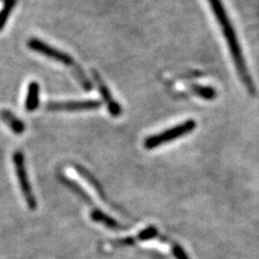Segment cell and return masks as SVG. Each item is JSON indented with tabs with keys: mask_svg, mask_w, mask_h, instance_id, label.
I'll use <instances>...</instances> for the list:
<instances>
[{
	"mask_svg": "<svg viewBox=\"0 0 259 259\" xmlns=\"http://www.w3.org/2000/svg\"><path fill=\"white\" fill-rule=\"evenodd\" d=\"M13 164H14L16 176L19 178L20 187L24 196V199H25L28 207L31 210H35L37 208V201L31 190V186L29 184L28 175H27V169L25 166V159H24V155L21 151L14 152Z\"/></svg>",
	"mask_w": 259,
	"mask_h": 259,
	"instance_id": "3",
	"label": "cell"
},
{
	"mask_svg": "<svg viewBox=\"0 0 259 259\" xmlns=\"http://www.w3.org/2000/svg\"><path fill=\"white\" fill-rule=\"evenodd\" d=\"M192 91L196 93L198 96L202 97L204 100H213L216 97V92L213 88L210 87H203V85H192Z\"/></svg>",
	"mask_w": 259,
	"mask_h": 259,
	"instance_id": "10",
	"label": "cell"
},
{
	"mask_svg": "<svg viewBox=\"0 0 259 259\" xmlns=\"http://www.w3.org/2000/svg\"><path fill=\"white\" fill-rule=\"evenodd\" d=\"M100 101L88 100V101H70V102H54L47 105V109L51 111L66 110V111H77V110H92L101 106Z\"/></svg>",
	"mask_w": 259,
	"mask_h": 259,
	"instance_id": "5",
	"label": "cell"
},
{
	"mask_svg": "<svg viewBox=\"0 0 259 259\" xmlns=\"http://www.w3.org/2000/svg\"><path fill=\"white\" fill-rule=\"evenodd\" d=\"M92 75H93L94 81L96 82L97 87H99V90L101 92V95L103 97L104 102L106 103V105H107V108L109 110L110 115L112 117L120 116L121 112H122V108L120 107V105L115 101V99H113L112 95L110 94V91L108 90L107 85L105 84V82L102 80V78L100 77V75L97 74L96 71L92 70Z\"/></svg>",
	"mask_w": 259,
	"mask_h": 259,
	"instance_id": "6",
	"label": "cell"
},
{
	"mask_svg": "<svg viewBox=\"0 0 259 259\" xmlns=\"http://www.w3.org/2000/svg\"><path fill=\"white\" fill-rule=\"evenodd\" d=\"M0 116H2L4 122L12 130L13 133L22 134L25 131V124H24L18 117H15L10 110H2L0 111Z\"/></svg>",
	"mask_w": 259,
	"mask_h": 259,
	"instance_id": "7",
	"label": "cell"
},
{
	"mask_svg": "<svg viewBox=\"0 0 259 259\" xmlns=\"http://www.w3.org/2000/svg\"><path fill=\"white\" fill-rule=\"evenodd\" d=\"M27 46L29 49H31V50L42 54L49 59H52L56 62L66 65V66H69L71 68H74L77 65L75 63L74 59H72L70 55L66 54L63 51H60V50H58V49H55L51 46L47 45L46 42L41 41V40H39V39H36V38L29 39V41L27 42Z\"/></svg>",
	"mask_w": 259,
	"mask_h": 259,
	"instance_id": "4",
	"label": "cell"
},
{
	"mask_svg": "<svg viewBox=\"0 0 259 259\" xmlns=\"http://www.w3.org/2000/svg\"><path fill=\"white\" fill-rule=\"evenodd\" d=\"M92 220L96 221V222H102L106 226L110 227V228H117L118 227V224L115 221L107 217L106 215H104L103 213L100 212V210H94V212L92 213Z\"/></svg>",
	"mask_w": 259,
	"mask_h": 259,
	"instance_id": "12",
	"label": "cell"
},
{
	"mask_svg": "<svg viewBox=\"0 0 259 259\" xmlns=\"http://www.w3.org/2000/svg\"><path fill=\"white\" fill-rule=\"evenodd\" d=\"M15 4H16V0H5L3 9L0 10V30L4 29Z\"/></svg>",
	"mask_w": 259,
	"mask_h": 259,
	"instance_id": "9",
	"label": "cell"
},
{
	"mask_svg": "<svg viewBox=\"0 0 259 259\" xmlns=\"http://www.w3.org/2000/svg\"><path fill=\"white\" fill-rule=\"evenodd\" d=\"M208 3L216 16V20L218 21V23H220L223 34L227 40V44H228L231 56L233 59L234 65H236V68L238 70V74L242 80V82L244 83L249 93L254 94L255 93L254 82L247 70L244 58H243L242 50L240 48L238 38L236 36V31H234L231 25L228 14H227L225 8L222 4V0H208Z\"/></svg>",
	"mask_w": 259,
	"mask_h": 259,
	"instance_id": "1",
	"label": "cell"
},
{
	"mask_svg": "<svg viewBox=\"0 0 259 259\" xmlns=\"http://www.w3.org/2000/svg\"><path fill=\"white\" fill-rule=\"evenodd\" d=\"M71 70H72V72H74V75L77 78V80L80 82L81 87H82L85 91H91L92 83L90 82V80L87 78L83 70L81 69V67L79 66V65H76V66L72 68Z\"/></svg>",
	"mask_w": 259,
	"mask_h": 259,
	"instance_id": "11",
	"label": "cell"
},
{
	"mask_svg": "<svg viewBox=\"0 0 259 259\" xmlns=\"http://www.w3.org/2000/svg\"><path fill=\"white\" fill-rule=\"evenodd\" d=\"M173 253H174V255H175V257H176L177 259H188L187 256H186L185 252H184V250H183L181 247L175 246V247H174V250H173Z\"/></svg>",
	"mask_w": 259,
	"mask_h": 259,
	"instance_id": "14",
	"label": "cell"
},
{
	"mask_svg": "<svg viewBox=\"0 0 259 259\" xmlns=\"http://www.w3.org/2000/svg\"><path fill=\"white\" fill-rule=\"evenodd\" d=\"M39 106V84L32 81L28 84L27 95L25 100V108L27 111L31 112Z\"/></svg>",
	"mask_w": 259,
	"mask_h": 259,
	"instance_id": "8",
	"label": "cell"
},
{
	"mask_svg": "<svg viewBox=\"0 0 259 259\" xmlns=\"http://www.w3.org/2000/svg\"><path fill=\"white\" fill-rule=\"evenodd\" d=\"M156 236H157V230H156L155 228H152V227H150V228L142 231V232L140 233L139 238H140L141 240H148V239H151V238L156 237Z\"/></svg>",
	"mask_w": 259,
	"mask_h": 259,
	"instance_id": "13",
	"label": "cell"
},
{
	"mask_svg": "<svg viewBox=\"0 0 259 259\" xmlns=\"http://www.w3.org/2000/svg\"><path fill=\"white\" fill-rule=\"evenodd\" d=\"M194 127H196V122H194L193 120H187L186 122H184L182 124H178L174 127L168 128L164 132L149 136L148 139H146L144 146L146 149L157 148L161 145L175 141L176 139H178V137L184 136L186 134L192 132Z\"/></svg>",
	"mask_w": 259,
	"mask_h": 259,
	"instance_id": "2",
	"label": "cell"
}]
</instances>
